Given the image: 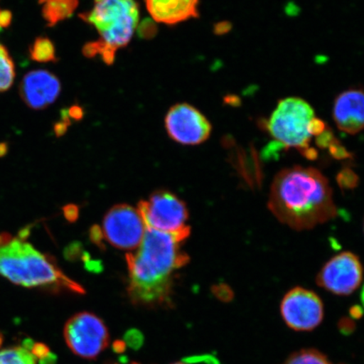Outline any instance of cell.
I'll return each mask as SVG.
<instances>
[{"instance_id": "obj_5", "label": "cell", "mask_w": 364, "mask_h": 364, "mask_svg": "<svg viewBox=\"0 0 364 364\" xmlns=\"http://www.w3.org/2000/svg\"><path fill=\"white\" fill-rule=\"evenodd\" d=\"M263 127L281 146L299 149L309 159L317 156L316 150L311 148L312 139L328 129L316 117L311 105L299 97L282 100Z\"/></svg>"}, {"instance_id": "obj_13", "label": "cell", "mask_w": 364, "mask_h": 364, "mask_svg": "<svg viewBox=\"0 0 364 364\" xmlns=\"http://www.w3.org/2000/svg\"><path fill=\"white\" fill-rule=\"evenodd\" d=\"M364 97L361 90L350 89L341 93L333 105V119L341 131L355 135L364 122Z\"/></svg>"}, {"instance_id": "obj_10", "label": "cell", "mask_w": 364, "mask_h": 364, "mask_svg": "<svg viewBox=\"0 0 364 364\" xmlns=\"http://www.w3.org/2000/svg\"><path fill=\"white\" fill-rule=\"evenodd\" d=\"M168 135L184 145H198L207 141L212 133V125L198 109L188 103L172 107L165 119Z\"/></svg>"}, {"instance_id": "obj_22", "label": "cell", "mask_w": 364, "mask_h": 364, "mask_svg": "<svg viewBox=\"0 0 364 364\" xmlns=\"http://www.w3.org/2000/svg\"><path fill=\"white\" fill-rule=\"evenodd\" d=\"M1 339L2 338H0V345H1Z\"/></svg>"}, {"instance_id": "obj_4", "label": "cell", "mask_w": 364, "mask_h": 364, "mask_svg": "<svg viewBox=\"0 0 364 364\" xmlns=\"http://www.w3.org/2000/svg\"><path fill=\"white\" fill-rule=\"evenodd\" d=\"M80 17L95 27L97 42L85 46L86 56L100 55L112 65L117 50L125 48L139 25V10L135 0H94L92 9Z\"/></svg>"}, {"instance_id": "obj_12", "label": "cell", "mask_w": 364, "mask_h": 364, "mask_svg": "<svg viewBox=\"0 0 364 364\" xmlns=\"http://www.w3.org/2000/svg\"><path fill=\"white\" fill-rule=\"evenodd\" d=\"M20 92L27 106L41 110L55 102L61 93V83L52 73L34 70L23 78Z\"/></svg>"}, {"instance_id": "obj_3", "label": "cell", "mask_w": 364, "mask_h": 364, "mask_svg": "<svg viewBox=\"0 0 364 364\" xmlns=\"http://www.w3.org/2000/svg\"><path fill=\"white\" fill-rule=\"evenodd\" d=\"M0 275L25 288L84 294L85 289L51 259L21 238L0 236Z\"/></svg>"}, {"instance_id": "obj_1", "label": "cell", "mask_w": 364, "mask_h": 364, "mask_svg": "<svg viewBox=\"0 0 364 364\" xmlns=\"http://www.w3.org/2000/svg\"><path fill=\"white\" fill-rule=\"evenodd\" d=\"M181 242L175 235L147 229L139 247L127 254V293L136 306L157 307L171 303L173 277L189 262V257L181 250Z\"/></svg>"}, {"instance_id": "obj_15", "label": "cell", "mask_w": 364, "mask_h": 364, "mask_svg": "<svg viewBox=\"0 0 364 364\" xmlns=\"http://www.w3.org/2000/svg\"><path fill=\"white\" fill-rule=\"evenodd\" d=\"M43 16L49 26L68 19L78 7L79 0H39Z\"/></svg>"}, {"instance_id": "obj_2", "label": "cell", "mask_w": 364, "mask_h": 364, "mask_svg": "<svg viewBox=\"0 0 364 364\" xmlns=\"http://www.w3.org/2000/svg\"><path fill=\"white\" fill-rule=\"evenodd\" d=\"M268 207L277 220L296 230L313 229L338 213L326 176L315 168L298 166L275 176Z\"/></svg>"}, {"instance_id": "obj_18", "label": "cell", "mask_w": 364, "mask_h": 364, "mask_svg": "<svg viewBox=\"0 0 364 364\" xmlns=\"http://www.w3.org/2000/svg\"><path fill=\"white\" fill-rule=\"evenodd\" d=\"M31 58L39 63H49L56 60L55 48L48 38H38L30 48Z\"/></svg>"}, {"instance_id": "obj_6", "label": "cell", "mask_w": 364, "mask_h": 364, "mask_svg": "<svg viewBox=\"0 0 364 364\" xmlns=\"http://www.w3.org/2000/svg\"><path fill=\"white\" fill-rule=\"evenodd\" d=\"M138 211L147 229L164 232L185 240L191 229L186 203L168 191H157L139 203Z\"/></svg>"}, {"instance_id": "obj_9", "label": "cell", "mask_w": 364, "mask_h": 364, "mask_svg": "<svg viewBox=\"0 0 364 364\" xmlns=\"http://www.w3.org/2000/svg\"><path fill=\"white\" fill-rule=\"evenodd\" d=\"M280 309L286 325L297 331L316 329L324 318V306L320 297L299 287L285 294Z\"/></svg>"}, {"instance_id": "obj_19", "label": "cell", "mask_w": 364, "mask_h": 364, "mask_svg": "<svg viewBox=\"0 0 364 364\" xmlns=\"http://www.w3.org/2000/svg\"><path fill=\"white\" fill-rule=\"evenodd\" d=\"M283 364H331L324 354L314 349H304L291 355Z\"/></svg>"}, {"instance_id": "obj_16", "label": "cell", "mask_w": 364, "mask_h": 364, "mask_svg": "<svg viewBox=\"0 0 364 364\" xmlns=\"http://www.w3.org/2000/svg\"><path fill=\"white\" fill-rule=\"evenodd\" d=\"M15 76V65L10 53L0 44V92L11 87Z\"/></svg>"}, {"instance_id": "obj_11", "label": "cell", "mask_w": 364, "mask_h": 364, "mask_svg": "<svg viewBox=\"0 0 364 364\" xmlns=\"http://www.w3.org/2000/svg\"><path fill=\"white\" fill-rule=\"evenodd\" d=\"M363 279L359 258L346 252L331 258L317 275V284L336 295H350L358 289Z\"/></svg>"}, {"instance_id": "obj_23", "label": "cell", "mask_w": 364, "mask_h": 364, "mask_svg": "<svg viewBox=\"0 0 364 364\" xmlns=\"http://www.w3.org/2000/svg\"><path fill=\"white\" fill-rule=\"evenodd\" d=\"M130 364H139V363H131Z\"/></svg>"}, {"instance_id": "obj_24", "label": "cell", "mask_w": 364, "mask_h": 364, "mask_svg": "<svg viewBox=\"0 0 364 364\" xmlns=\"http://www.w3.org/2000/svg\"><path fill=\"white\" fill-rule=\"evenodd\" d=\"M0 31H1V28H0Z\"/></svg>"}, {"instance_id": "obj_14", "label": "cell", "mask_w": 364, "mask_h": 364, "mask_svg": "<svg viewBox=\"0 0 364 364\" xmlns=\"http://www.w3.org/2000/svg\"><path fill=\"white\" fill-rule=\"evenodd\" d=\"M153 20L165 25H177L199 15V0H144Z\"/></svg>"}, {"instance_id": "obj_20", "label": "cell", "mask_w": 364, "mask_h": 364, "mask_svg": "<svg viewBox=\"0 0 364 364\" xmlns=\"http://www.w3.org/2000/svg\"><path fill=\"white\" fill-rule=\"evenodd\" d=\"M12 15L10 11H0V28L7 27L11 24Z\"/></svg>"}, {"instance_id": "obj_21", "label": "cell", "mask_w": 364, "mask_h": 364, "mask_svg": "<svg viewBox=\"0 0 364 364\" xmlns=\"http://www.w3.org/2000/svg\"><path fill=\"white\" fill-rule=\"evenodd\" d=\"M173 364H188V363H173Z\"/></svg>"}, {"instance_id": "obj_17", "label": "cell", "mask_w": 364, "mask_h": 364, "mask_svg": "<svg viewBox=\"0 0 364 364\" xmlns=\"http://www.w3.org/2000/svg\"><path fill=\"white\" fill-rule=\"evenodd\" d=\"M36 358L31 350L24 347H15L0 351V364H36Z\"/></svg>"}, {"instance_id": "obj_8", "label": "cell", "mask_w": 364, "mask_h": 364, "mask_svg": "<svg viewBox=\"0 0 364 364\" xmlns=\"http://www.w3.org/2000/svg\"><path fill=\"white\" fill-rule=\"evenodd\" d=\"M146 230L138 209L118 204L105 216L99 234L112 247L134 252L142 242Z\"/></svg>"}, {"instance_id": "obj_7", "label": "cell", "mask_w": 364, "mask_h": 364, "mask_svg": "<svg viewBox=\"0 0 364 364\" xmlns=\"http://www.w3.org/2000/svg\"><path fill=\"white\" fill-rule=\"evenodd\" d=\"M63 336L68 348L85 359L97 358L110 341L107 327L102 318L90 312L72 316L63 329Z\"/></svg>"}]
</instances>
